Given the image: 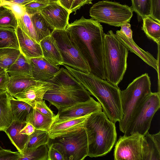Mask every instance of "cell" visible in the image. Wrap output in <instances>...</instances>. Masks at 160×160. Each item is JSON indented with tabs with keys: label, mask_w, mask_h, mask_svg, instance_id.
I'll list each match as a JSON object with an SVG mask.
<instances>
[{
	"label": "cell",
	"mask_w": 160,
	"mask_h": 160,
	"mask_svg": "<svg viewBox=\"0 0 160 160\" xmlns=\"http://www.w3.org/2000/svg\"><path fill=\"white\" fill-rule=\"evenodd\" d=\"M65 30L75 40L84 57L88 63L90 73L106 80L103 47L105 33L98 22L82 16L68 24Z\"/></svg>",
	"instance_id": "obj_1"
},
{
	"label": "cell",
	"mask_w": 160,
	"mask_h": 160,
	"mask_svg": "<svg viewBox=\"0 0 160 160\" xmlns=\"http://www.w3.org/2000/svg\"><path fill=\"white\" fill-rule=\"evenodd\" d=\"M63 65L90 95L97 99L103 112L109 120L115 123L122 120L123 114L121 103V90L118 86L91 73L84 72L65 65Z\"/></svg>",
	"instance_id": "obj_2"
},
{
	"label": "cell",
	"mask_w": 160,
	"mask_h": 160,
	"mask_svg": "<svg viewBox=\"0 0 160 160\" xmlns=\"http://www.w3.org/2000/svg\"><path fill=\"white\" fill-rule=\"evenodd\" d=\"M84 128L88 139V156H103L111 150L117 140L116 128L115 123L109 120L103 112L91 114Z\"/></svg>",
	"instance_id": "obj_3"
},
{
	"label": "cell",
	"mask_w": 160,
	"mask_h": 160,
	"mask_svg": "<svg viewBox=\"0 0 160 160\" xmlns=\"http://www.w3.org/2000/svg\"><path fill=\"white\" fill-rule=\"evenodd\" d=\"M128 50L112 31L104 34L103 56L106 80L118 86L127 67Z\"/></svg>",
	"instance_id": "obj_4"
},
{
	"label": "cell",
	"mask_w": 160,
	"mask_h": 160,
	"mask_svg": "<svg viewBox=\"0 0 160 160\" xmlns=\"http://www.w3.org/2000/svg\"><path fill=\"white\" fill-rule=\"evenodd\" d=\"M148 74L145 73L134 79L127 88L121 91L123 116L119 122V129L123 133L128 127L137 109L144 98L152 92Z\"/></svg>",
	"instance_id": "obj_5"
},
{
	"label": "cell",
	"mask_w": 160,
	"mask_h": 160,
	"mask_svg": "<svg viewBox=\"0 0 160 160\" xmlns=\"http://www.w3.org/2000/svg\"><path fill=\"white\" fill-rule=\"evenodd\" d=\"M133 12L131 7L127 5L102 0L93 5L89 13L92 19L99 22L118 27L130 22Z\"/></svg>",
	"instance_id": "obj_6"
},
{
	"label": "cell",
	"mask_w": 160,
	"mask_h": 160,
	"mask_svg": "<svg viewBox=\"0 0 160 160\" xmlns=\"http://www.w3.org/2000/svg\"><path fill=\"white\" fill-rule=\"evenodd\" d=\"M51 35L55 39L60 50L63 65L78 71L87 73L90 72L88 62L75 40L69 32L65 30H55Z\"/></svg>",
	"instance_id": "obj_7"
},
{
	"label": "cell",
	"mask_w": 160,
	"mask_h": 160,
	"mask_svg": "<svg viewBox=\"0 0 160 160\" xmlns=\"http://www.w3.org/2000/svg\"><path fill=\"white\" fill-rule=\"evenodd\" d=\"M160 108V92H152L137 109L124 135L137 133L144 136L148 132L153 118Z\"/></svg>",
	"instance_id": "obj_8"
},
{
	"label": "cell",
	"mask_w": 160,
	"mask_h": 160,
	"mask_svg": "<svg viewBox=\"0 0 160 160\" xmlns=\"http://www.w3.org/2000/svg\"><path fill=\"white\" fill-rule=\"evenodd\" d=\"M51 140V142L61 144L66 160H83L88 156V139L84 128Z\"/></svg>",
	"instance_id": "obj_9"
},
{
	"label": "cell",
	"mask_w": 160,
	"mask_h": 160,
	"mask_svg": "<svg viewBox=\"0 0 160 160\" xmlns=\"http://www.w3.org/2000/svg\"><path fill=\"white\" fill-rule=\"evenodd\" d=\"M91 97L85 90H69L52 87L45 94L43 99L48 101L58 110L68 108L78 102L88 100Z\"/></svg>",
	"instance_id": "obj_10"
},
{
	"label": "cell",
	"mask_w": 160,
	"mask_h": 160,
	"mask_svg": "<svg viewBox=\"0 0 160 160\" xmlns=\"http://www.w3.org/2000/svg\"><path fill=\"white\" fill-rule=\"evenodd\" d=\"M143 137L137 133L120 136L114 149V160H142Z\"/></svg>",
	"instance_id": "obj_11"
},
{
	"label": "cell",
	"mask_w": 160,
	"mask_h": 160,
	"mask_svg": "<svg viewBox=\"0 0 160 160\" xmlns=\"http://www.w3.org/2000/svg\"><path fill=\"white\" fill-rule=\"evenodd\" d=\"M101 111L100 103L91 97L88 100L78 102L71 106L58 110L54 122H61Z\"/></svg>",
	"instance_id": "obj_12"
},
{
	"label": "cell",
	"mask_w": 160,
	"mask_h": 160,
	"mask_svg": "<svg viewBox=\"0 0 160 160\" xmlns=\"http://www.w3.org/2000/svg\"><path fill=\"white\" fill-rule=\"evenodd\" d=\"M40 12L53 30H65L69 24V12L58 2L49 3Z\"/></svg>",
	"instance_id": "obj_13"
},
{
	"label": "cell",
	"mask_w": 160,
	"mask_h": 160,
	"mask_svg": "<svg viewBox=\"0 0 160 160\" xmlns=\"http://www.w3.org/2000/svg\"><path fill=\"white\" fill-rule=\"evenodd\" d=\"M52 87V84L47 81H39L13 97L27 103L34 108L36 103L42 101L46 93Z\"/></svg>",
	"instance_id": "obj_14"
},
{
	"label": "cell",
	"mask_w": 160,
	"mask_h": 160,
	"mask_svg": "<svg viewBox=\"0 0 160 160\" xmlns=\"http://www.w3.org/2000/svg\"><path fill=\"white\" fill-rule=\"evenodd\" d=\"M90 114L61 122H54L48 132L50 138L53 139L84 128L87 120Z\"/></svg>",
	"instance_id": "obj_15"
},
{
	"label": "cell",
	"mask_w": 160,
	"mask_h": 160,
	"mask_svg": "<svg viewBox=\"0 0 160 160\" xmlns=\"http://www.w3.org/2000/svg\"><path fill=\"white\" fill-rule=\"evenodd\" d=\"M21 53L27 58L43 57V54L39 43L25 34L18 25L15 29Z\"/></svg>",
	"instance_id": "obj_16"
},
{
	"label": "cell",
	"mask_w": 160,
	"mask_h": 160,
	"mask_svg": "<svg viewBox=\"0 0 160 160\" xmlns=\"http://www.w3.org/2000/svg\"><path fill=\"white\" fill-rule=\"evenodd\" d=\"M34 79L37 81H46L52 78L59 71V66L50 63L43 57L30 59Z\"/></svg>",
	"instance_id": "obj_17"
},
{
	"label": "cell",
	"mask_w": 160,
	"mask_h": 160,
	"mask_svg": "<svg viewBox=\"0 0 160 160\" xmlns=\"http://www.w3.org/2000/svg\"><path fill=\"white\" fill-rule=\"evenodd\" d=\"M116 36L119 41L130 51L138 56L144 62L158 71L159 61L155 59L148 52L145 51L139 47L133 40L127 37L120 30L116 31Z\"/></svg>",
	"instance_id": "obj_18"
},
{
	"label": "cell",
	"mask_w": 160,
	"mask_h": 160,
	"mask_svg": "<svg viewBox=\"0 0 160 160\" xmlns=\"http://www.w3.org/2000/svg\"><path fill=\"white\" fill-rule=\"evenodd\" d=\"M53 87L69 90H85L81 83L66 68H62L51 79L47 80Z\"/></svg>",
	"instance_id": "obj_19"
},
{
	"label": "cell",
	"mask_w": 160,
	"mask_h": 160,
	"mask_svg": "<svg viewBox=\"0 0 160 160\" xmlns=\"http://www.w3.org/2000/svg\"><path fill=\"white\" fill-rule=\"evenodd\" d=\"M142 160H160V131L155 134L148 132L142 142Z\"/></svg>",
	"instance_id": "obj_20"
},
{
	"label": "cell",
	"mask_w": 160,
	"mask_h": 160,
	"mask_svg": "<svg viewBox=\"0 0 160 160\" xmlns=\"http://www.w3.org/2000/svg\"><path fill=\"white\" fill-rule=\"evenodd\" d=\"M39 43L44 58L53 65H63L61 54L55 39L52 35L43 38Z\"/></svg>",
	"instance_id": "obj_21"
},
{
	"label": "cell",
	"mask_w": 160,
	"mask_h": 160,
	"mask_svg": "<svg viewBox=\"0 0 160 160\" xmlns=\"http://www.w3.org/2000/svg\"><path fill=\"white\" fill-rule=\"evenodd\" d=\"M26 123V122H20L14 120L4 131L11 143L20 153L22 152L29 136L20 132Z\"/></svg>",
	"instance_id": "obj_22"
},
{
	"label": "cell",
	"mask_w": 160,
	"mask_h": 160,
	"mask_svg": "<svg viewBox=\"0 0 160 160\" xmlns=\"http://www.w3.org/2000/svg\"><path fill=\"white\" fill-rule=\"evenodd\" d=\"M7 91L0 92V131H4L13 122L11 99Z\"/></svg>",
	"instance_id": "obj_23"
},
{
	"label": "cell",
	"mask_w": 160,
	"mask_h": 160,
	"mask_svg": "<svg viewBox=\"0 0 160 160\" xmlns=\"http://www.w3.org/2000/svg\"><path fill=\"white\" fill-rule=\"evenodd\" d=\"M6 70L9 76L22 77L33 78L30 60L21 53L20 54L15 61Z\"/></svg>",
	"instance_id": "obj_24"
},
{
	"label": "cell",
	"mask_w": 160,
	"mask_h": 160,
	"mask_svg": "<svg viewBox=\"0 0 160 160\" xmlns=\"http://www.w3.org/2000/svg\"><path fill=\"white\" fill-rule=\"evenodd\" d=\"M39 81L33 78L22 77L10 76L6 90L12 96L21 93Z\"/></svg>",
	"instance_id": "obj_25"
},
{
	"label": "cell",
	"mask_w": 160,
	"mask_h": 160,
	"mask_svg": "<svg viewBox=\"0 0 160 160\" xmlns=\"http://www.w3.org/2000/svg\"><path fill=\"white\" fill-rule=\"evenodd\" d=\"M54 119L55 117L52 118L43 114L35 108H33L28 115L26 122L31 123L36 129L48 132Z\"/></svg>",
	"instance_id": "obj_26"
},
{
	"label": "cell",
	"mask_w": 160,
	"mask_h": 160,
	"mask_svg": "<svg viewBox=\"0 0 160 160\" xmlns=\"http://www.w3.org/2000/svg\"><path fill=\"white\" fill-rule=\"evenodd\" d=\"M36 34L37 41L50 36L53 31L40 12L30 15Z\"/></svg>",
	"instance_id": "obj_27"
},
{
	"label": "cell",
	"mask_w": 160,
	"mask_h": 160,
	"mask_svg": "<svg viewBox=\"0 0 160 160\" xmlns=\"http://www.w3.org/2000/svg\"><path fill=\"white\" fill-rule=\"evenodd\" d=\"M50 139L48 132L35 129V131L29 136L22 152L34 150L42 145H48Z\"/></svg>",
	"instance_id": "obj_28"
},
{
	"label": "cell",
	"mask_w": 160,
	"mask_h": 160,
	"mask_svg": "<svg viewBox=\"0 0 160 160\" xmlns=\"http://www.w3.org/2000/svg\"><path fill=\"white\" fill-rule=\"evenodd\" d=\"M11 103L14 120L26 122L27 117L33 108L27 103L12 96Z\"/></svg>",
	"instance_id": "obj_29"
},
{
	"label": "cell",
	"mask_w": 160,
	"mask_h": 160,
	"mask_svg": "<svg viewBox=\"0 0 160 160\" xmlns=\"http://www.w3.org/2000/svg\"><path fill=\"white\" fill-rule=\"evenodd\" d=\"M143 25L142 29L146 36L150 39L155 42L158 46L160 45V22L150 16L142 18Z\"/></svg>",
	"instance_id": "obj_30"
},
{
	"label": "cell",
	"mask_w": 160,
	"mask_h": 160,
	"mask_svg": "<svg viewBox=\"0 0 160 160\" xmlns=\"http://www.w3.org/2000/svg\"><path fill=\"white\" fill-rule=\"evenodd\" d=\"M11 48L19 49L15 29L0 27V49Z\"/></svg>",
	"instance_id": "obj_31"
},
{
	"label": "cell",
	"mask_w": 160,
	"mask_h": 160,
	"mask_svg": "<svg viewBox=\"0 0 160 160\" xmlns=\"http://www.w3.org/2000/svg\"><path fill=\"white\" fill-rule=\"evenodd\" d=\"M47 145H42L31 151H24L22 153L16 152L18 156V160H47Z\"/></svg>",
	"instance_id": "obj_32"
},
{
	"label": "cell",
	"mask_w": 160,
	"mask_h": 160,
	"mask_svg": "<svg viewBox=\"0 0 160 160\" xmlns=\"http://www.w3.org/2000/svg\"><path fill=\"white\" fill-rule=\"evenodd\" d=\"M20 53L19 49L13 48L0 49V66L7 70L15 61Z\"/></svg>",
	"instance_id": "obj_33"
},
{
	"label": "cell",
	"mask_w": 160,
	"mask_h": 160,
	"mask_svg": "<svg viewBox=\"0 0 160 160\" xmlns=\"http://www.w3.org/2000/svg\"><path fill=\"white\" fill-rule=\"evenodd\" d=\"M18 25L17 19L12 12L4 7H0V27L16 29Z\"/></svg>",
	"instance_id": "obj_34"
},
{
	"label": "cell",
	"mask_w": 160,
	"mask_h": 160,
	"mask_svg": "<svg viewBox=\"0 0 160 160\" xmlns=\"http://www.w3.org/2000/svg\"><path fill=\"white\" fill-rule=\"evenodd\" d=\"M17 19L18 25L21 30L28 36L38 42L30 16L26 12L24 15Z\"/></svg>",
	"instance_id": "obj_35"
},
{
	"label": "cell",
	"mask_w": 160,
	"mask_h": 160,
	"mask_svg": "<svg viewBox=\"0 0 160 160\" xmlns=\"http://www.w3.org/2000/svg\"><path fill=\"white\" fill-rule=\"evenodd\" d=\"M131 7L135 12L142 18L150 16L151 13V0H131Z\"/></svg>",
	"instance_id": "obj_36"
},
{
	"label": "cell",
	"mask_w": 160,
	"mask_h": 160,
	"mask_svg": "<svg viewBox=\"0 0 160 160\" xmlns=\"http://www.w3.org/2000/svg\"><path fill=\"white\" fill-rule=\"evenodd\" d=\"M48 152L47 160H66L64 149L60 143L51 142Z\"/></svg>",
	"instance_id": "obj_37"
},
{
	"label": "cell",
	"mask_w": 160,
	"mask_h": 160,
	"mask_svg": "<svg viewBox=\"0 0 160 160\" xmlns=\"http://www.w3.org/2000/svg\"><path fill=\"white\" fill-rule=\"evenodd\" d=\"M1 6L11 10L17 19L24 15L26 12L24 5L12 3L4 0H2Z\"/></svg>",
	"instance_id": "obj_38"
},
{
	"label": "cell",
	"mask_w": 160,
	"mask_h": 160,
	"mask_svg": "<svg viewBox=\"0 0 160 160\" xmlns=\"http://www.w3.org/2000/svg\"><path fill=\"white\" fill-rule=\"evenodd\" d=\"M47 3L37 1H33L24 5L26 11L29 15L38 12L48 5Z\"/></svg>",
	"instance_id": "obj_39"
},
{
	"label": "cell",
	"mask_w": 160,
	"mask_h": 160,
	"mask_svg": "<svg viewBox=\"0 0 160 160\" xmlns=\"http://www.w3.org/2000/svg\"><path fill=\"white\" fill-rule=\"evenodd\" d=\"M150 17L160 22V0H151Z\"/></svg>",
	"instance_id": "obj_40"
},
{
	"label": "cell",
	"mask_w": 160,
	"mask_h": 160,
	"mask_svg": "<svg viewBox=\"0 0 160 160\" xmlns=\"http://www.w3.org/2000/svg\"><path fill=\"white\" fill-rule=\"evenodd\" d=\"M41 113L52 118H54L55 115L52 110L48 106L44 100L36 103L35 108Z\"/></svg>",
	"instance_id": "obj_41"
},
{
	"label": "cell",
	"mask_w": 160,
	"mask_h": 160,
	"mask_svg": "<svg viewBox=\"0 0 160 160\" xmlns=\"http://www.w3.org/2000/svg\"><path fill=\"white\" fill-rule=\"evenodd\" d=\"M18 158L16 152L4 149L0 152V160H18Z\"/></svg>",
	"instance_id": "obj_42"
},
{
	"label": "cell",
	"mask_w": 160,
	"mask_h": 160,
	"mask_svg": "<svg viewBox=\"0 0 160 160\" xmlns=\"http://www.w3.org/2000/svg\"><path fill=\"white\" fill-rule=\"evenodd\" d=\"M93 0H74L71 7L70 11V14L74 12L75 14L76 11L79 9L81 8L86 4H92Z\"/></svg>",
	"instance_id": "obj_43"
},
{
	"label": "cell",
	"mask_w": 160,
	"mask_h": 160,
	"mask_svg": "<svg viewBox=\"0 0 160 160\" xmlns=\"http://www.w3.org/2000/svg\"><path fill=\"white\" fill-rule=\"evenodd\" d=\"M9 79L10 76L6 70L0 73V92L7 91L6 87Z\"/></svg>",
	"instance_id": "obj_44"
},
{
	"label": "cell",
	"mask_w": 160,
	"mask_h": 160,
	"mask_svg": "<svg viewBox=\"0 0 160 160\" xmlns=\"http://www.w3.org/2000/svg\"><path fill=\"white\" fill-rule=\"evenodd\" d=\"M120 31L128 38H132V31L131 28V25L129 22H126L121 26Z\"/></svg>",
	"instance_id": "obj_45"
},
{
	"label": "cell",
	"mask_w": 160,
	"mask_h": 160,
	"mask_svg": "<svg viewBox=\"0 0 160 160\" xmlns=\"http://www.w3.org/2000/svg\"><path fill=\"white\" fill-rule=\"evenodd\" d=\"M35 127L29 122H26L25 126L20 130V133L30 136L31 135L35 130Z\"/></svg>",
	"instance_id": "obj_46"
},
{
	"label": "cell",
	"mask_w": 160,
	"mask_h": 160,
	"mask_svg": "<svg viewBox=\"0 0 160 160\" xmlns=\"http://www.w3.org/2000/svg\"><path fill=\"white\" fill-rule=\"evenodd\" d=\"M73 1L74 0H59L58 2L70 13Z\"/></svg>",
	"instance_id": "obj_47"
},
{
	"label": "cell",
	"mask_w": 160,
	"mask_h": 160,
	"mask_svg": "<svg viewBox=\"0 0 160 160\" xmlns=\"http://www.w3.org/2000/svg\"><path fill=\"white\" fill-rule=\"evenodd\" d=\"M11 2L25 5L35 0H4Z\"/></svg>",
	"instance_id": "obj_48"
},
{
	"label": "cell",
	"mask_w": 160,
	"mask_h": 160,
	"mask_svg": "<svg viewBox=\"0 0 160 160\" xmlns=\"http://www.w3.org/2000/svg\"><path fill=\"white\" fill-rule=\"evenodd\" d=\"M35 1L49 4L53 2H58L59 0H35Z\"/></svg>",
	"instance_id": "obj_49"
},
{
	"label": "cell",
	"mask_w": 160,
	"mask_h": 160,
	"mask_svg": "<svg viewBox=\"0 0 160 160\" xmlns=\"http://www.w3.org/2000/svg\"><path fill=\"white\" fill-rule=\"evenodd\" d=\"M4 70H5V69L3 68L2 67H1L0 66V73L2 72L3 71H4Z\"/></svg>",
	"instance_id": "obj_50"
},
{
	"label": "cell",
	"mask_w": 160,
	"mask_h": 160,
	"mask_svg": "<svg viewBox=\"0 0 160 160\" xmlns=\"http://www.w3.org/2000/svg\"><path fill=\"white\" fill-rule=\"evenodd\" d=\"M3 149L0 146V152Z\"/></svg>",
	"instance_id": "obj_51"
},
{
	"label": "cell",
	"mask_w": 160,
	"mask_h": 160,
	"mask_svg": "<svg viewBox=\"0 0 160 160\" xmlns=\"http://www.w3.org/2000/svg\"><path fill=\"white\" fill-rule=\"evenodd\" d=\"M2 0H0V7L1 6Z\"/></svg>",
	"instance_id": "obj_52"
}]
</instances>
